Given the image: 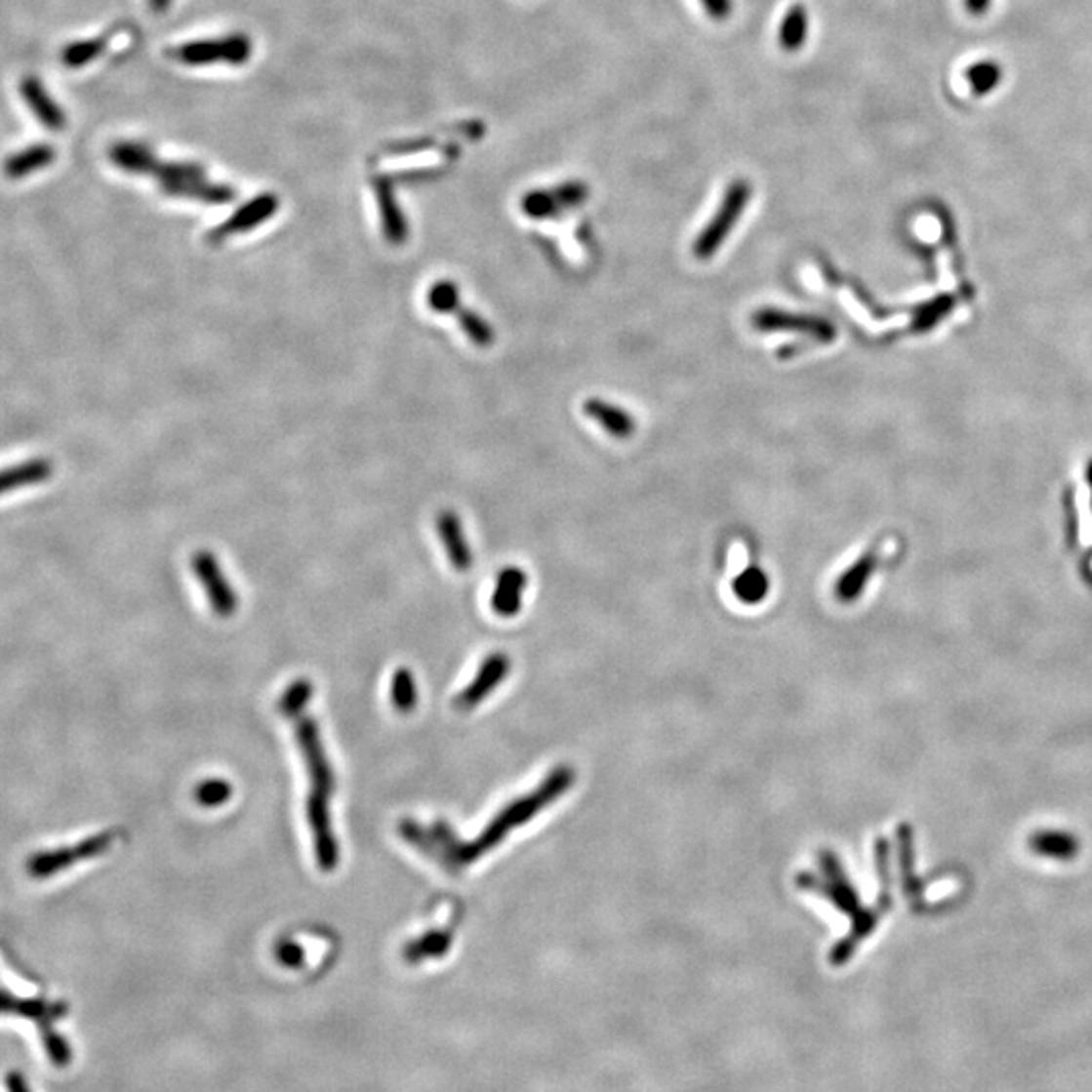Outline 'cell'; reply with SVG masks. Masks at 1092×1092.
<instances>
[{
    "label": "cell",
    "instance_id": "obj_1",
    "mask_svg": "<svg viewBox=\"0 0 1092 1092\" xmlns=\"http://www.w3.org/2000/svg\"><path fill=\"white\" fill-rule=\"evenodd\" d=\"M575 783V773L571 767H556L546 775L537 789L528 795L514 799L504 805L498 816L486 826V829L473 839H458L456 831L445 822H433L424 826L413 820H403L399 824V833L407 844L417 848L424 856L439 864L443 870L458 874L467 866L478 862L484 854L502 844V839L518 826L535 820L545 807L561 799Z\"/></svg>",
    "mask_w": 1092,
    "mask_h": 1092
},
{
    "label": "cell",
    "instance_id": "obj_2",
    "mask_svg": "<svg viewBox=\"0 0 1092 1092\" xmlns=\"http://www.w3.org/2000/svg\"><path fill=\"white\" fill-rule=\"evenodd\" d=\"M876 868H878L880 882L884 884V888L880 892L878 905H874V909H868V907L862 905L860 894H858L856 886L852 884L850 876L846 874L842 862H839L837 856L831 854V852H822L820 854V874L818 872H801L797 876V886L799 888H803L807 892L820 894L822 899L831 903L839 912H844L852 920L850 933L842 941L835 943L829 950V963L835 965V967L846 965L854 957L860 943L872 935V931L878 925L880 914H884V910L890 907V892H888L890 876H888V844H886V839H878V842H876Z\"/></svg>",
    "mask_w": 1092,
    "mask_h": 1092
},
{
    "label": "cell",
    "instance_id": "obj_3",
    "mask_svg": "<svg viewBox=\"0 0 1092 1092\" xmlns=\"http://www.w3.org/2000/svg\"><path fill=\"white\" fill-rule=\"evenodd\" d=\"M292 720L296 743L307 773V786H310L305 799V818L312 833L316 864L320 866V870L332 872L341 860V846L336 839L330 814V799L336 789L334 767L328 759L318 722L303 712Z\"/></svg>",
    "mask_w": 1092,
    "mask_h": 1092
},
{
    "label": "cell",
    "instance_id": "obj_4",
    "mask_svg": "<svg viewBox=\"0 0 1092 1092\" xmlns=\"http://www.w3.org/2000/svg\"><path fill=\"white\" fill-rule=\"evenodd\" d=\"M111 164L128 175L152 177L166 197L190 199L207 205H225L235 192L227 184L213 182L205 168L192 162L160 160L146 144L122 140L107 152Z\"/></svg>",
    "mask_w": 1092,
    "mask_h": 1092
},
{
    "label": "cell",
    "instance_id": "obj_5",
    "mask_svg": "<svg viewBox=\"0 0 1092 1092\" xmlns=\"http://www.w3.org/2000/svg\"><path fill=\"white\" fill-rule=\"evenodd\" d=\"M750 197H752V188L745 179H737L728 184L716 213L710 217L705 229L694 239L692 251L698 260L703 262L710 260L724 245L728 235L733 233L737 222L741 221Z\"/></svg>",
    "mask_w": 1092,
    "mask_h": 1092
},
{
    "label": "cell",
    "instance_id": "obj_6",
    "mask_svg": "<svg viewBox=\"0 0 1092 1092\" xmlns=\"http://www.w3.org/2000/svg\"><path fill=\"white\" fill-rule=\"evenodd\" d=\"M251 53H254V43L247 35H229V37H222V39H203V41H192L186 45H181L173 51V58H177L179 61L192 65V67H199V65H211V63H219V61H225L231 65H243L245 61H249Z\"/></svg>",
    "mask_w": 1092,
    "mask_h": 1092
},
{
    "label": "cell",
    "instance_id": "obj_7",
    "mask_svg": "<svg viewBox=\"0 0 1092 1092\" xmlns=\"http://www.w3.org/2000/svg\"><path fill=\"white\" fill-rule=\"evenodd\" d=\"M589 199V186L583 181H565L550 188H537L524 192L520 209L530 219H554L561 217Z\"/></svg>",
    "mask_w": 1092,
    "mask_h": 1092
},
{
    "label": "cell",
    "instance_id": "obj_8",
    "mask_svg": "<svg viewBox=\"0 0 1092 1092\" xmlns=\"http://www.w3.org/2000/svg\"><path fill=\"white\" fill-rule=\"evenodd\" d=\"M750 324L759 332H797L809 336L811 341L831 344L837 336L835 326L816 314H799L779 307H761L750 316Z\"/></svg>",
    "mask_w": 1092,
    "mask_h": 1092
},
{
    "label": "cell",
    "instance_id": "obj_9",
    "mask_svg": "<svg viewBox=\"0 0 1092 1092\" xmlns=\"http://www.w3.org/2000/svg\"><path fill=\"white\" fill-rule=\"evenodd\" d=\"M190 565L194 577H197V581L205 589L209 605L215 611L217 618H225V620L231 618V615L239 609V595L231 586L225 573H222L217 556L209 550H199L194 552Z\"/></svg>",
    "mask_w": 1092,
    "mask_h": 1092
},
{
    "label": "cell",
    "instance_id": "obj_10",
    "mask_svg": "<svg viewBox=\"0 0 1092 1092\" xmlns=\"http://www.w3.org/2000/svg\"><path fill=\"white\" fill-rule=\"evenodd\" d=\"M279 209V199L275 197L273 192H262L260 197H256L254 201L245 203L243 207H239L227 221H222L221 225H217L213 231H209L207 239L213 245H219L229 237L235 235H243L258 229L262 222L269 221Z\"/></svg>",
    "mask_w": 1092,
    "mask_h": 1092
},
{
    "label": "cell",
    "instance_id": "obj_11",
    "mask_svg": "<svg viewBox=\"0 0 1092 1092\" xmlns=\"http://www.w3.org/2000/svg\"><path fill=\"white\" fill-rule=\"evenodd\" d=\"M510 667H512V666H510V660H508L506 656H504V654H500V652L490 654V656L482 662L480 669L475 671L473 680L456 696L454 707H456L460 712H467V710L475 708L478 705H482L484 700L488 698V694L494 692V690L504 682V678L508 676Z\"/></svg>",
    "mask_w": 1092,
    "mask_h": 1092
},
{
    "label": "cell",
    "instance_id": "obj_12",
    "mask_svg": "<svg viewBox=\"0 0 1092 1092\" xmlns=\"http://www.w3.org/2000/svg\"><path fill=\"white\" fill-rule=\"evenodd\" d=\"M373 188L379 205V217H381L384 239L390 245H403L409 237V225H407V217L397 201L393 181L386 177H377L373 181Z\"/></svg>",
    "mask_w": 1092,
    "mask_h": 1092
},
{
    "label": "cell",
    "instance_id": "obj_13",
    "mask_svg": "<svg viewBox=\"0 0 1092 1092\" xmlns=\"http://www.w3.org/2000/svg\"><path fill=\"white\" fill-rule=\"evenodd\" d=\"M19 92L24 100V103L29 105V109L33 111V116L47 128L53 132H61L67 126V116L63 107L55 101L49 92L45 90L43 81L35 75H24L19 83Z\"/></svg>",
    "mask_w": 1092,
    "mask_h": 1092
},
{
    "label": "cell",
    "instance_id": "obj_14",
    "mask_svg": "<svg viewBox=\"0 0 1092 1092\" xmlns=\"http://www.w3.org/2000/svg\"><path fill=\"white\" fill-rule=\"evenodd\" d=\"M435 526H437V537H439V541L445 548L447 558H450L452 567L458 573H467L471 569L473 556H471V548H469V543L465 539V530H464V524H462V518L458 516V512L441 510L437 514Z\"/></svg>",
    "mask_w": 1092,
    "mask_h": 1092
},
{
    "label": "cell",
    "instance_id": "obj_15",
    "mask_svg": "<svg viewBox=\"0 0 1092 1092\" xmlns=\"http://www.w3.org/2000/svg\"><path fill=\"white\" fill-rule=\"evenodd\" d=\"M55 465L49 458H31L0 467V496L45 484L53 478Z\"/></svg>",
    "mask_w": 1092,
    "mask_h": 1092
},
{
    "label": "cell",
    "instance_id": "obj_16",
    "mask_svg": "<svg viewBox=\"0 0 1092 1092\" xmlns=\"http://www.w3.org/2000/svg\"><path fill=\"white\" fill-rule=\"evenodd\" d=\"M583 413L615 439H629L637 429L635 419L627 409L599 397L585 399Z\"/></svg>",
    "mask_w": 1092,
    "mask_h": 1092
},
{
    "label": "cell",
    "instance_id": "obj_17",
    "mask_svg": "<svg viewBox=\"0 0 1092 1092\" xmlns=\"http://www.w3.org/2000/svg\"><path fill=\"white\" fill-rule=\"evenodd\" d=\"M528 586V575L518 567H506L496 579L492 593V609L500 618H514L522 607V593Z\"/></svg>",
    "mask_w": 1092,
    "mask_h": 1092
},
{
    "label": "cell",
    "instance_id": "obj_18",
    "mask_svg": "<svg viewBox=\"0 0 1092 1092\" xmlns=\"http://www.w3.org/2000/svg\"><path fill=\"white\" fill-rule=\"evenodd\" d=\"M55 158H58V152H55L51 144H33L7 156L3 162V175L11 181H22L39 171H45V168L55 162Z\"/></svg>",
    "mask_w": 1092,
    "mask_h": 1092
},
{
    "label": "cell",
    "instance_id": "obj_19",
    "mask_svg": "<svg viewBox=\"0 0 1092 1092\" xmlns=\"http://www.w3.org/2000/svg\"><path fill=\"white\" fill-rule=\"evenodd\" d=\"M809 37V13L803 3L791 5L781 17L777 39L783 51L797 53Z\"/></svg>",
    "mask_w": 1092,
    "mask_h": 1092
},
{
    "label": "cell",
    "instance_id": "obj_20",
    "mask_svg": "<svg viewBox=\"0 0 1092 1092\" xmlns=\"http://www.w3.org/2000/svg\"><path fill=\"white\" fill-rule=\"evenodd\" d=\"M452 943H454L452 931H443V929L427 931L422 937L411 939L403 947V959L413 965L427 959H441L443 955H447V950L452 949Z\"/></svg>",
    "mask_w": 1092,
    "mask_h": 1092
},
{
    "label": "cell",
    "instance_id": "obj_21",
    "mask_svg": "<svg viewBox=\"0 0 1092 1092\" xmlns=\"http://www.w3.org/2000/svg\"><path fill=\"white\" fill-rule=\"evenodd\" d=\"M874 567H876L874 554L860 556L852 567H848L842 575H839V579L835 583L837 599L844 601V603L856 601L860 597V593L864 591V586L868 585V579H870V575L874 573Z\"/></svg>",
    "mask_w": 1092,
    "mask_h": 1092
},
{
    "label": "cell",
    "instance_id": "obj_22",
    "mask_svg": "<svg viewBox=\"0 0 1092 1092\" xmlns=\"http://www.w3.org/2000/svg\"><path fill=\"white\" fill-rule=\"evenodd\" d=\"M1035 854L1054 860H1071L1078 852V842L1067 831H1038L1030 839Z\"/></svg>",
    "mask_w": 1092,
    "mask_h": 1092
},
{
    "label": "cell",
    "instance_id": "obj_23",
    "mask_svg": "<svg viewBox=\"0 0 1092 1092\" xmlns=\"http://www.w3.org/2000/svg\"><path fill=\"white\" fill-rule=\"evenodd\" d=\"M771 589L769 577L759 567H748L733 581V593L741 603L754 605L761 603Z\"/></svg>",
    "mask_w": 1092,
    "mask_h": 1092
},
{
    "label": "cell",
    "instance_id": "obj_24",
    "mask_svg": "<svg viewBox=\"0 0 1092 1092\" xmlns=\"http://www.w3.org/2000/svg\"><path fill=\"white\" fill-rule=\"evenodd\" d=\"M454 316L460 322V328L464 330V334L469 339V343L478 348H488L496 343V330L488 324V320H484L478 312L469 310L464 303L458 307L454 312Z\"/></svg>",
    "mask_w": 1092,
    "mask_h": 1092
},
{
    "label": "cell",
    "instance_id": "obj_25",
    "mask_svg": "<svg viewBox=\"0 0 1092 1092\" xmlns=\"http://www.w3.org/2000/svg\"><path fill=\"white\" fill-rule=\"evenodd\" d=\"M388 694H390V703H393V707L403 714H409L417 707V696H419L417 682L407 667H399L393 671Z\"/></svg>",
    "mask_w": 1092,
    "mask_h": 1092
},
{
    "label": "cell",
    "instance_id": "obj_26",
    "mask_svg": "<svg viewBox=\"0 0 1092 1092\" xmlns=\"http://www.w3.org/2000/svg\"><path fill=\"white\" fill-rule=\"evenodd\" d=\"M105 49V39L98 37V39H81V41H73L67 43L61 51V61L69 67V69H79L83 65H88L92 61H96L100 55Z\"/></svg>",
    "mask_w": 1092,
    "mask_h": 1092
},
{
    "label": "cell",
    "instance_id": "obj_27",
    "mask_svg": "<svg viewBox=\"0 0 1092 1092\" xmlns=\"http://www.w3.org/2000/svg\"><path fill=\"white\" fill-rule=\"evenodd\" d=\"M427 303L437 314H454L462 305L460 290L454 282H450V279H441V282H435L429 288Z\"/></svg>",
    "mask_w": 1092,
    "mask_h": 1092
},
{
    "label": "cell",
    "instance_id": "obj_28",
    "mask_svg": "<svg viewBox=\"0 0 1092 1092\" xmlns=\"http://www.w3.org/2000/svg\"><path fill=\"white\" fill-rule=\"evenodd\" d=\"M310 698H312V684L305 678H300L282 694L279 710H282V714H286L288 718H294L305 710Z\"/></svg>",
    "mask_w": 1092,
    "mask_h": 1092
},
{
    "label": "cell",
    "instance_id": "obj_29",
    "mask_svg": "<svg viewBox=\"0 0 1092 1092\" xmlns=\"http://www.w3.org/2000/svg\"><path fill=\"white\" fill-rule=\"evenodd\" d=\"M231 795L233 789L225 779H207L199 783L197 789H194V799H197V803L203 807H217L227 803Z\"/></svg>",
    "mask_w": 1092,
    "mask_h": 1092
},
{
    "label": "cell",
    "instance_id": "obj_30",
    "mask_svg": "<svg viewBox=\"0 0 1092 1092\" xmlns=\"http://www.w3.org/2000/svg\"><path fill=\"white\" fill-rule=\"evenodd\" d=\"M967 79L971 83V90L977 96H984L990 94L993 88H997V83L1001 79V69L997 67V63L982 61V63H975L967 71Z\"/></svg>",
    "mask_w": 1092,
    "mask_h": 1092
},
{
    "label": "cell",
    "instance_id": "obj_31",
    "mask_svg": "<svg viewBox=\"0 0 1092 1092\" xmlns=\"http://www.w3.org/2000/svg\"><path fill=\"white\" fill-rule=\"evenodd\" d=\"M899 839H901V868H903V884L909 896H916L918 894V878L914 876V854H912V837H910V828L903 826L899 829Z\"/></svg>",
    "mask_w": 1092,
    "mask_h": 1092
},
{
    "label": "cell",
    "instance_id": "obj_32",
    "mask_svg": "<svg viewBox=\"0 0 1092 1092\" xmlns=\"http://www.w3.org/2000/svg\"><path fill=\"white\" fill-rule=\"evenodd\" d=\"M275 957L286 967H300L303 963V949L294 941H279L275 947Z\"/></svg>",
    "mask_w": 1092,
    "mask_h": 1092
},
{
    "label": "cell",
    "instance_id": "obj_33",
    "mask_svg": "<svg viewBox=\"0 0 1092 1092\" xmlns=\"http://www.w3.org/2000/svg\"><path fill=\"white\" fill-rule=\"evenodd\" d=\"M700 5L712 20H726L733 15V0H700Z\"/></svg>",
    "mask_w": 1092,
    "mask_h": 1092
},
{
    "label": "cell",
    "instance_id": "obj_34",
    "mask_svg": "<svg viewBox=\"0 0 1092 1092\" xmlns=\"http://www.w3.org/2000/svg\"><path fill=\"white\" fill-rule=\"evenodd\" d=\"M7 1090L9 1092H31L29 1086H26V1080L19 1072H11L7 1076Z\"/></svg>",
    "mask_w": 1092,
    "mask_h": 1092
},
{
    "label": "cell",
    "instance_id": "obj_35",
    "mask_svg": "<svg viewBox=\"0 0 1092 1092\" xmlns=\"http://www.w3.org/2000/svg\"><path fill=\"white\" fill-rule=\"evenodd\" d=\"M965 3H967V9L975 15H982L990 7V0H965Z\"/></svg>",
    "mask_w": 1092,
    "mask_h": 1092
},
{
    "label": "cell",
    "instance_id": "obj_36",
    "mask_svg": "<svg viewBox=\"0 0 1092 1092\" xmlns=\"http://www.w3.org/2000/svg\"><path fill=\"white\" fill-rule=\"evenodd\" d=\"M148 5L154 13H164L168 7L173 5V0H148Z\"/></svg>",
    "mask_w": 1092,
    "mask_h": 1092
}]
</instances>
